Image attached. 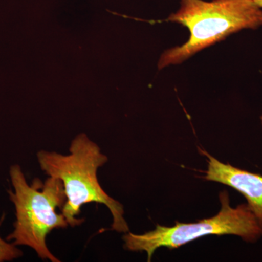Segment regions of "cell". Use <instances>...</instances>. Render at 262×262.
I'll list each match as a JSON object with an SVG mask.
<instances>
[{
	"label": "cell",
	"mask_w": 262,
	"mask_h": 262,
	"mask_svg": "<svg viewBox=\"0 0 262 262\" xmlns=\"http://www.w3.org/2000/svg\"><path fill=\"white\" fill-rule=\"evenodd\" d=\"M70 154L55 151H39L38 162L43 171L51 177L60 179L64 188L66 201L62 214L71 227L82 225L84 219H77L81 208L86 203L105 205L113 217L112 229L118 232H128L124 219L123 206L104 192L98 182V169L108 161L99 146L85 134H80L72 141Z\"/></svg>",
	"instance_id": "cell-1"
},
{
	"label": "cell",
	"mask_w": 262,
	"mask_h": 262,
	"mask_svg": "<svg viewBox=\"0 0 262 262\" xmlns=\"http://www.w3.org/2000/svg\"><path fill=\"white\" fill-rule=\"evenodd\" d=\"M187 27L189 39L164 52L158 69L179 64L196 53L243 29L262 26V9L253 0H181V8L167 19Z\"/></svg>",
	"instance_id": "cell-2"
},
{
	"label": "cell",
	"mask_w": 262,
	"mask_h": 262,
	"mask_svg": "<svg viewBox=\"0 0 262 262\" xmlns=\"http://www.w3.org/2000/svg\"><path fill=\"white\" fill-rule=\"evenodd\" d=\"M10 177L14 192L8 190L10 200L14 204L16 220L14 230L7 237L16 246L32 248L43 260L59 262L60 260L48 249V234L57 228H67L68 222L56 209L64 205V188L60 179L50 177L45 184L39 179L29 186L21 168L12 165Z\"/></svg>",
	"instance_id": "cell-3"
},
{
	"label": "cell",
	"mask_w": 262,
	"mask_h": 262,
	"mask_svg": "<svg viewBox=\"0 0 262 262\" xmlns=\"http://www.w3.org/2000/svg\"><path fill=\"white\" fill-rule=\"evenodd\" d=\"M220 211L211 218L196 223H179L173 227L158 225L152 231L143 234L128 232L122 237L129 251H146L148 261L158 248L173 249L207 235L233 234L248 243H254L262 237V228L248 205L232 208L227 191L220 193Z\"/></svg>",
	"instance_id": "cell-4"
},
{
	"label": "cell",
	"mask_w": 262,
	"mask_h": 262,
	"mask_svg": "<svg viewBox=\"0 0 262 262\" xmlns=\"http://www.w3.org/2000/svg\"><path fill=\"white\" fill-rule=\"evenodd\" d=\"M200 151L208 158V170L203 179L225 184L241 193L262 228V176L222 163L205 150Z\"/></svg>",
	"instance_id": "cell-5"
},
{
	"label": "cell",
	"mask_w": 262,
	"mask_h": 262,
	"mask_svg": "<svg viewBox=\"0 0 262 262\" xmlns=\"http://www.w3.org/2000/svg\"><path fill=\"white\" fill-rule=\"evenodd\" d=\"M5 215L3 214L0 220V227L5 220ZM23 252L16 247L15 245L6 242L0 236V262L10 261L20 258Z\"/></svg>",
	"instance_id": "cell-6"
},
{
	"label": "cell",
	"mask_w": 262,
	"mask_h": 262,
	"mask_svg": "<svg viewBox=\"0 0 262 262\" xmlns=\"http://www.w3.org/2000/svg\"><path fill=\"white\" fill-rule=\"evenodd\" d=\"M253 1H254V3L262 9V0H253Z\"/></svg>",
	"instance_id": "cell-7"
},
{
	"label": "cell",
	"mask_w": 262,
	"mask_h": 262,
	"mask_svg": "<svg viewBox=\"0 0 262 262\" xmlns=\"http://www.w3.org/2000/svg\"><path fill=\"white\" fill-rule=\"evenodd\" d=\"M261 124H262V115H261Z\"/></svg>",
	"instance_id": "cell-8"
}]
</instances>
